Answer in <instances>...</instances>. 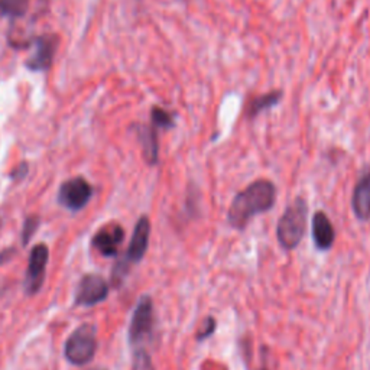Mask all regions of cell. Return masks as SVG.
Wrapping results in <instances>:
<instances>
[{
	"instance_id": "obj_1",
	"label": "cell",
	"mask_w": 370,
	"mask_h": 370,
	"mask_svg": "<svg viewBox=\"0 0 370 370\" xmlns=\"http://www.w3.org/2000/svg\"><path fill=\"white\" fill-rule=\"evenodd\" d=\"M276 188L268 179H256L237 193L227 211V221L236 230H243L249 221L275 206Z\"/></svg>"
},
{
	"instance_id": "obj_2",
	"label": "cell",
	"mask_w": 370,
	"mask_h": 370,
	"mask_svg": "<svg viewBox=\"0 0 370 370\" xmlns=\"http://www.w3.org/2000/svg\"><path fill=\"white\" fill-rule=\"evenodd\" d=\"M308 207L303 198L296 200L287 207L281 216L276 227V237L279 245L285 250H294L301 243L307 227Z\"/></svg>"
},
{
	"instance_id": "obj_3",
	"label": "cell",
	"mask_w": 370,
	"mask_h": 370,
	"mask_svg": "<svg viewBox=\"0 0 370 370\" xmlns=\"http://www.w3.org/2000/svg\"><path fill=\"white\" fill-rule=\"evenodd\" d=\"M97 351V329L94 324H83L67 338L65 359L74 366H84L93 360Z\"/></svg>"
},
{
	"instance_id": "obj_4",
	"label": "cell",
	"mask_w": 370,
	"mask_h": 370,
	"mask_svg": "<svg viewBox=\"0 0 370 370\" xmlns=\"http://www.w3.org/2000/svg\"><path fill=\"white\" fill-rule=\"evenodd\" d=\"M153 327V304L152 300L145 295L138 301L129 325V341L131 345H139L148 338Z\"/></svg>"
},
{
	"instance_id": "obj_5",
	"label": "cell",
	"mask_w": 370,
	"mask_h": 370,
	"mask_svg": "<svg viewBox=\"0 0 370 370\" xmlns=\"http://www.w3.org/2000/svg\"><path fill=\"white\" fill-rule=\"evenodd\" d=\"M107 296L109 285L105 278H102L100 275L90 274L81 278L76 291L74 303L78 307H93L103 303Z\"/></svg>"
},
{
	"instance_id": "obj_6",
	"label": "cell",
	"mask_w": 370,
	"mask_h": 370,
	"mask_svg": "<svg viewBox=\"0 0 370 370\" xmlns=\"http://www.w3.org/2000/svg\"><path fill=\"white\" fill-rule=\"evenodd\" d=\"M93 197L91 185L81 177L65 181L58 193V202L71 211H78L87 206Z\"/></svg>"
},
{
	"instance_id": "obj_7",
	"label": "cell",
	"mask_w": 370,
	"mask_h": 370,
	"mask_svg": "<svg viewBox=\"0 0 370 370\" xmlns=\"http://www.w3.org/2000/svg\"><path fill=\"white\" fill-rule=\"evenodd\" d=\"M48 259H50V250L45 245L41 243L32 249L23 283L25 291L30 295L36 294L41 290V287L44 285Z\"/></svg>"
},
{
	"instance_id": "obj_8",
	"label": "cell",
	"mask_w": 370,
	"mask_h": 370,
	"mask_svg": "<svg viewBox=\"0 0 370 370\" xmlns=\"http://www.w3.org/2000/svg\"><path fill=\"white\" fill-rule=\"evenodd\" d=\"M58 36L45 34L35 41V51L26 60V67L32 71H45L51 67L56 50H58Z\"/></svg>"
},
{
	"instance_id": "obj_9",
	"label": "cell",
	"mask_w": 370,
	"mask_h": 370,
	"mask_svg": "<svg viewBox=\"0 0 370 370\" xmlns=\"http://www.w3.org/2000/svg\"><path fill=\"white\" fill-rule=\"evenodd\" d=\"M149 236H151V223L146 216L140 217L135 226V230L131 239L129 249L126 252V261L129 263H138L148 250L149 246Z\"/></svg>"
},
{
	"instance_id": "obj_10",
	"label": "cell",
	"mask_w": 370,
	"mask_h": 370,
	"mask_svg": "<svg viewBox=\"0 0 370 370\" xmlns=\"http://www.w3.org/2000/svg\"><path fill=\"white\" fill-rule=\"evenodd\" d=\"M124 239V230L119 224L109 226L98 232L93 237V246L100 252L106 258H113V256L118 254L119 246L122 245V241Z\"/></svg>"
},
{
	"instance_id": "obj_11",
	"label": "cell",
	"mask_w": 370,
	"mask_h": 370,
	"mask_svg": "<svg viewBox=\"0 0 370 370\" xmlns=\"http://www.w3.org/2000/svg\"><path fill=\"white\" fill-rule=\"evenodd\" d=\"M312 239L320 250H329L334 243V227L324 211H317L312 217Z\"/></svg>"
},
{
	"instance_id": "obj_12",
	"label": "cell",
	"mask_w": 370,
	"mask_h": 370,
	"mask_svg": "<svg viewBox=\"0 0 370 370\" xmlns=\"http://www.w3.org/2000/svg\"><path fill=\"white\" fill-rule=\"evenodd\" d=\"M351 208L359 220L366 221L370 219V171L356 184L351 197Z\"/></svg>"
},
{
	"instance_id": "obj_13",
	"label": "cell",
	"mask_w": 370,
	"mask_h": 370,
	"mask_svg": "<svg viewBox=\"0 0 370 370\" xmlns=\"http://www.w3.org/2000/svg\"><path fill=\"white\" fill-rule=\"evenodd\" d=\"M138 138L144 149V156L149 165H155L158 162L160 155V146H158V136H156V131L149 126H139L138 129Z\"/></svg>"
},
{
	"instance_id": "obj_14",
	"label": "cell",
	"mask_w": 370,
	"mask_h": 370,
	"mask_svg": "<svg viewBox=\"0 0 370 370\" xmlns=\"http://www.w3.org/2000/svg\"><path fill=\"white\" fill-rule=\"evenodd\" d=\"M282 96H283V93L281 90H274L270 93H266V94H262V96L252 98V100L248 103V107H246L248 118L254 119L256 116L261 115V113H263L265 110L275 107L282 100Z\"/></svg>"
},
{
	"instance_id": "obj_15",
	"label": "cell",
	"mask_w": 370,
	"mask_h": 370,
	"mask_svg": "<svg viewBox=\"0 0 370 370\" xmlns=\"http://www.w3.org/2000/svg\"><path fill=\"white\" fill-rule=\"evenodd\" d=\"M28 6L30 0H0V13L3 17L21 18L26 13Z\"/></svg>"
},
{
	"instance_id": "obj_16",
	"label": "cell",
	"mask_w": 370,
	"mask_h": 370,
	"mask_svg": "<svg viewBox=\"0 0 370 370\" xmlns=\"http://www.w3.org/2000/svg\"><path fill=\"white\" fill-rule=\"evenodd\" d=\"M151 119L155 127H160V129H171V127L175 126L174 116L171 115L169 111L161 109V107H153L151 111Z\"/></svg>"
},
{
	"instance_id": "obj_17",
	"label": "cell",
	"mask_w": 370,
	"mask_h": 370,
	"mask_svg": "<svg viewBox=\"0 0 370 370\" xmlns=\"http://www.w3.org/2000/svg\"><path fill=\"white\" fill-rule=\"evenodd\" d=\"M132 370H155L151 356L145 349H138L135 351Z\"/></svg>"
},
{
	"instance_id": "obj_18",
	"label": "cell",
	"mask_w": 370,
	"mask_h": 370,
	"mask_svg": "<svg viewBox=\"0 0 370 370\" xmlns=\"http://www.w3.org/2000/svg\"><path fill=\"white\" fill-rule=\"evenodd\" d=\"M38 226H39V219L36 216H31L25 220L23 229H22V245L23 246L30 243V240L32 239V236L38 230Z\"/></svg>"
},
{
	"instance_id": "obj_19",
	"label": "cell",
	"mask_w": 370,
	"mask_h": 370,
	"mask_svg": "<svg viewBox=\"0 0 370 370\" xmlns=\"http://www.w3.org/2000/svg\"><path fill=\"white\" fill-rule=\"evenodd\" d=\"M215 330H216V320L213 317H207L203 323L202 330L198 331V334H197V340L202 341V340L208 338L213 333H215Z\"/></svg>"
},
{
	"instance_id": "obj_20",
	"label": "cell",
	"mask_w": 370,
	"mask_h": 370,
	"mask_svg": "<svg viewBox=\"0 0 370 370\" xmlns=\"http://www.w3.org/2000/svg\"><path fill=\"white\" fill-rule=\"evenodd\" d=\"M26 171H28V165L26 164H22L17 171H15V173H13L12 174V177L13 178H18V179H21V178H23L25 177V174H26Z\"/></svg>"
},
{
	"instance_id": "obj_21",
	"label": "cell",
	"mask_w": 370,
	"mask_h": 370,
	"mask_svg": "<svg viewBox=\"0 0 370 370\" xmlns=\"http://www.w3.org/2000/svg\"><path fill=\"white\" fill-rule=\"evenodd\" d=\"M94 370H105V369H94Z\"/></svg>"
}]
</instances>
